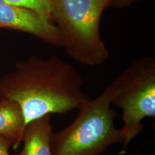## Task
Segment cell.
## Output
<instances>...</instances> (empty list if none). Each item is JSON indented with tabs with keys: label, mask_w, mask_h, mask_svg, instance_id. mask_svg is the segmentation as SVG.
Returning <instances> with one entry per match:
<instances>
[{
	"label": "cell",
	"mask_w": 155,
	"mask_h": 155,
	"mask_svg": "<svg viewBox=\"0 0 155 155\" xmlns=\"http://www.w3.org/2000/svg\"><path fill=\"white\" fill-rule=\"evenodd\" d=\"M83 86V78L71 64L56 55L31 56L0 79V98L20 106L25 127L45 115L78 109L90 98Z\"/></svg>",
	"instance_id": "1"
},
{
	"label": "cell",
	"mask_w": 155,
	"mask_h": 155,
	"mask_svg": "<svg viewBox=\"0 0 155 155\" xmlns=\"http://www.w3.org/2000/svg\"><path fill=\"white\" fill-rule=\"evenodd\" d=\"M114 88L109 84L96 98H89L78 108V115L65 129L52 134L53 155H99L108 147L123 144L117 129L116 111L111 108Z\"/></svg>",
	"instance_id": "2"
},
{
	"label": "cell",
	"mask_w": 155,
	"mask_h": 155,
	"mask_svg": "<svg viewBox=\"0 0 155 155\" xmlns=\"http://www.w3.org/2000/svg\"><path fill=\"white\" fill-rule=\"evenodd\" d=\"M50 17L67 53L78 63L97 66L108 59L100 23L108 0H48Z\"/></svg>",
	"instance_id": "3"
},
{
	"label": "cell",
	"mask_w": 155,
	"mask_h": 155,
	"mask_svg": "<svg viewBox=\"0 0 155 155\" xmlns=\"http://www.w3.org/2000/svg\"><path fill=\"white\" fill-rule=\"evenodd\" d=\"M111 105L121 108L124 150L144 129L145 118L155 117V60L139 58L111 83Z\"/></svg>",
	"instance_id": "4"
},
{
	"label": "cell",
	"mask_w": 155,
	"mask_h": 155,
	"mask_svg": "<svg viewBox=\"0 0 155 155\" xmlns=\"http://www.w3.org/2000/svg\"><path fill=\"white\" fill-rule=\"evenodd\" d=\"M1 28L28 32L48 44L63 47L61 35L50 19L30 9L9 5L3 0H0Z\"/></svg>",
	"instance_id": "5"
},
{
	"label": "cell",
	"mask_w": 155,
	"mask_h": 155,
	"mask_svg": "<svg viewBox=\"0 0 155 155\" xmlns=\"http://www.w3.org/2000/svg\"><path fill=\"white\" fill-rule=\"evenodd\" d=\"M52 134L51 115L29 122L22 136L23 148L17 155H53L50 146Z\"/></svg>",
	"instance_id": "6"
},
{
	"label": "cell",
	"mask_w": 155,
	"mask_h": 155,
	"mask_svg": "<svg viewBox=\"0 0 155 155\" xmlns=\"http://www.w3.org/2000/svg\"><path fill=\"white\" fill-rule=\"evenodd\" d=\"M25 120L20 106L16 102L0 99V136L15 148L22 141Z\"/></svg>",
	"instance_id": "7"
},
{
	"label": "cell",
	"mask_w": 155,
	"mask_h": 155,
	"mask_svg": "<svg viewBox=\"0 0 155 155\" xmlns=\"http://www.w3.org/2000/svg\"><path fill=\"white\" fill-rule=\"evenodd\" d=\"M3 1L15 7L36 12L51 20L50 5L48 0H3Z\"/></svg>",
	"instance_id": "8"
},
{
	"label": "cell",
	"mask_w": 155,
	"mask_h": 155,
	"mask_svg": "<svg viewBox=\"0 0 155 155\" xmlns=\"http://www.w3.org/2000/svg\"><path fill=\"white\" fill-rule=\"evenodd\" d=\"M141 0H108V7L121 8L130 6Z\"/></svg>",
	"instance_id": "9"
},
{
	"label": "cell",
	"mask_w": 155,
	"mask_h": 155,
	"mask_svg": "<svg viewBox=\"0 0 155 155\" xmlns=\"http://www.w3.org/2000/svg\"><path fill=\"white\" fill-rule=\"evenodd\" d=\"M10 144L5 137L0 136V155H10L9 153V147Z\"/></svg>",
	"instance_id": "10"
},
{
	"label": "cell",
	"mask_w": 155,
	"mask_h": 155,
	"mask_svg": "<svg viewBox=\"0 0 155 155\" xmlns=\"http://www.w3.org/2000/svg\"><path fill=\"white\" fill-rule=\"evenodd\" d=\"M126 152V151L125 150H122L121 151V152H120L119 153V154H118V155H121V154H124V153Z\"/></svg>",
	"instance_id": "11"
}]
</instances>
